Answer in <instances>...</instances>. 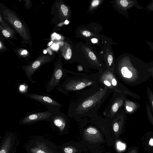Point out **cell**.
I'll return each mask as SVG.
<instances>
[{"instance_id":"1","label":"cell","mask_w":153,"mask_h":153,"mask_svg":"<svg viewBox=\"0 0 153 153\" xmlns=\"http://www.w3.org/2000/svg\"><path fill=\"white\" fill-rule=\"evenodd\" d=\"M111 92L100 85L73 97L69 106L68 116L77 120L94 116Z\"/></svg>"},{"instance_id":"2","label":"cell","mask_w":153,"mask_h":153,"mask_svg":"<svg viewBox=\"0 0 153 153\" xmlns=\"http://www.w3.org/2000/svg\"><path fill=\"white\" fill-rule=\"evenodd\" d=\"M114 73L120 80L132 87L147 81L151 76L148 63L132 54L123 59Z\"/></svg>"},{"instance_id":"3","label":"cell","mask_w":153,"mask_h":153,"mask_svg":"<svg viewBox=\"0 0 153 153\" xmlns=\"http://www.w3.org/2000/svg\"><path fill=\"white\" fill-rule=\"evenodd\" d=\"M63 78L58 90L73 97L100 85L97 74L71 73L66 76L64 74Z\"/></svg>"},{"instance_id":"4","label":"cell","mask_w":153,"mask_h":153,"mask_svg":"<svg viewBox=\"0 0 153 153\" xmlns=\"http://www.w3.org/2000/svg\"><path fill=\"white\" fill-rule=\"evenodd\" d=\"M97 76L100 84L112 92L123 93L134 98L140 99L137 94L131 91L121 82L114 71L106 70L99 73Z\"/></svg>"},{"instance_id":"5","label":"cell","mask_w":153,"mask_h":153,"mask_svg":"<svg viewBox=\"0 0 153 153\" xmlns=\"http://www.w3.org/2000/svg\"><path fill=\"white\" fill-rule=\"evenodd\" d=\"M27 153H61L59 146L40 137L30 139L25 146Z\"/></svg>"},{"instance_id":"6","label":"cell","mask_w":153,"mask_h":153,"mask_svg":"<svg viewBox=\"0 0 153 153\" xmlns=\"http://www.w3.org/2000/svg\"><path fill=\"white\" fill-rule=\"evenodd\" d=\"M109 103L103 114L107 121L112 118L117 114L119 109L124 106L127 95L123 93L114 92Z\"/></svg>"},{"instance_id":"7","label":"cell","mask_w":153,"mask_h":153,"mask_svg":"<svg viewBox=\"0 0 153 153\" xmlns=\"http://www.w3.org/2000/svg\"><path fill=\"white\" fill-rule=\"evenodd\" d=\"M49 122L54 131L62 134L67 131L68 126V118L60 111L53 112Z\"/></svg>"},{"instance_id":"8","label":"cell","mask_w":153,"mask_h":153,"mask_svg":"<svg viewBox=\"0 0 153 153\" xmlns=\"http://www.w3.org/2000/svg\"><path fill=\"white\" fill-rule=\"evenodd\" d=\"M25 96L39 102L46 106L48 110L55 111H60L62 105L51 97L41 94L28 93Z\"/></svg>"},{"instance_id":"9","label":"cell","mask_w":153,"mask_h":153,"mask_svg":"<svg viewBox=\"0 0 153 153\" xmlns=\"http://www.w3.org/2000/svg\"><path fill=\"white\" fill-rule=\"evenodd\" d=\"M18 143L17 137L13 133H7L1 142L0 153H15Z\"/></svg>"},{"instance_id":"10","label":"cell","mask_w":153,"mask_h":153,"mask_svg":"<svg viewBox=\"0 0 153 153\" xmlns=\"http://www.w3.org/2000/svg\"><path fill=\"white\" fill-rule=\"evenodd\" d=\"M53 112L48 110L28 114L21 120L20 123L26 124L42 120L50 121Z\"/></svg>"},{"instance_id":"11","label":"cell","mask_w":153,"mask_h":153,"mask_svg":"<svg viewBox=\"0 0 153 153\" xmlns=\"http://www.w3.org/2000/svg\"><path fill=\"white\" fill-rule=\"evenodd\" d=\"M64 75V74L61 67L57 66L48 83L46 88V92L49 93L55 87L59 86Z\"/></svg>"},{"instance_id":"12","label":"cell","mask_w":153,"mask_h":153,"mask_svg":"<svg viewBox=\"0 0 153 153\" xmlns=\"http://www.w3.org/2000/svg\"><path fill=\"white\" fill-rule=\"evenodd\" d=\"M61 153H80L83 147L79 143L70 141L59 146Z\"/></svg>"},{"instance_id":"13","label":"cell","mask_w":153,"mask_h":153,"mask_svg":"<svg viewBox=\"0 0 153 153\" xmlns=\"http://www.w3.org/2000/svg\"><path fill=\"white\" fill-rule=\"evenodd\" d=\"M140 107L139 104L127 99L125 100L124 108L126 114H134Z\"/></svg>"},{"instance_id":"14","label":"cell","mask_w":153,"mask_h":153,"mask_svg":"<svg viewBox=\"0 0 153 153\" xmlns=\"http://www.w3.org/2000/svg\"><path fill=\"white\" fill-rule=\"evenodd\" d=\"M146 93L149 105L153 115V92L149 86L147 87Z\"/></svg>"},{"instance_id":"15","label":"cell","mask_w":153,"mask_h":153,"mask_svg":"<svg viewBox=\"0 0 153 153\" xmlns=\"http://www.w3.org/2000/svg\"><path fill=\"white\" fill-rule=\"evenodd\" d=\"M147 63L148 71L150 74V76L153 78V62Z\"/></svg>"},{"instance_id":"16","label":"cell","mask_w":153,"mask_h":153,"mask_svg":"<svg viewBox=\"0 0 153 153\" xmlns=\"http://www.w3.org/2000/svg\"><path fill=\"white\" fill-rule=\"evenodd\" d=\"M72 56V51L70 48H68L67 50L65 58L67 59H70Z\"/></svg>"},{"instance_id":"17","label":"cell","mask_w":153,"mask_h":153,"mask_svg":"<svg viewBox=\"0 0 153 153\" xmlns=\"http://www.w3.org/2000/svg\"><path fill=\"white\" fill-rule=\"evenodd\" d=\"M61 9L64 15L66 16L68 14V9L67 7L64 4H62L61 6Z\"/></svg>"},{"instance_id":"18","label":"cell","mask_w":153,"mask_h":153,"mask_svg":"<svg viewBox=\"0 0 153 153\" xmlns=\"http://www.w3.org/2000/svg\"><path fill=\"white\" fill-rule=\"evenodd\" d=\"M146 8L149 11H153V0L146 5Z\"/></svg>"},{"instance_id":"19","label":"cell","mask_w":153,"mask_h":153,"mask_svg":"<svg viewBox=\"0 0 153 153\" xmlns=\"http://www.w3.org/2000/svg\"><path fill=\"white\" fill-rule=\"evenodd\" d=\"M117 147L119 149L122 150L125 149V146L124 144L119 142L117 144Z\"/></svg>"},{"instance_id":"20","label":"cell","mask_w":153,"mask_h":153,"mask_svg":"<svg viewBox=\"0 0 153 153\" xmlns=\"http://www.w3.org/2000/svg\"><path fill=\"white\" fill-rule=\"evenodd\" d=\"M88 55L90 58L93 60H95L96 59L95 55L91 51L89 52Z\"/></svg>"},{"instance_id":"21","label":"cell","mask_w":153,"mask_h":153,"mask_svg":"<svg viewBox=\"0 0 153 153\" xmlns=\"http://www.w3.org/2000/svg\"><path fill=\"white\" fill-rule=\"evenodd\" d=\"M113 58L111 55H108V61L109 65L110 66L113 62Z\"/></svg>"},{"instance_id":"22","label":"cell","mask_w":153,"mask_h":153,"mask_svg":"<svg viewBox=\"0 0 153 153\" xmlns=\"http://www.w3.org/2000/svg\"><path fill=\"white\" fill-rule=\"evenodd\" d=\"M14 23L15 26L17 28H21L22 27L21 23L18 20L15 21Z\"/></svg>"},{"instance_id":"23","label":"cell","mask_w":153,"mask_h":153,"mask_svg":"<svg viewBox=\"0 0 153 153\" xmlns=\"http://www.w3.org/2000/svg\"><path fill=\"white\" fill-rule=\"evenodd\" d=\"M2 33L4 36L6 37H8L10 36V33L7 30H3L2 31Z\"/></svg>"},{"instance_id":"24","label":"cell","mask_w":153,"mask_h":153,"mask_svg":"<svg viewBox=\"0 0 153 153\" xmlns=\"http://www.w3.org/2000/svg\"><path fill=\"white\" fill-rule=\"evenodd\" d=\"M100 1L99 0H95L92 3V5L93 7H96L99 4Z\"/></svg>"},{"instance_id":"25","label":"cell","mask_w":153,"mask_h":153,"mask_svg":"<svg viewBox=\"0 0 153 153\" xmlns=\"http://www.w3.org/2000/svg\"><path fill=\"white\" fill-rule=\"evenodd\" d=\"M146 42L147 45L150 47V48L153 51V42L149 41H146Z\"/></svg>"},{"instance_id":"26","label":"cell","mask_w":153,"mask_h":153,"mask_svg":"<svg viewBox=\"0 0 153 153\" xmlns=\"http://www.w3.org/2000/svg\"><path fill=\"white\" fill-rule=\"evenodd\" d=\"M83 35L87 37L91 35L90 32L87 31H84L82 32Z\"/></svg>"},{"instance_id":"27","label":"cell","mask_w":153,"mask_h":153,"mask_svg":"<svg viewBox=\"0 0 153 153\" xmlns=\"http://www.w3.org/2000/svg\"><path fill=\"white\" fill-rule=\"evenodd\" d=\"M53 36L58 39H59L61 38V36L55 33L53 34Z\"/></svg>"},{"instance_id":"28","label":"cell","mask_w":153,"mask_h":153,"mask_svg":"<svg viewBox=\"0 0 153 153\" xmlns=\"http://www.w3.org/2000/svg\"><path fill=\"white\" fill-rule=\"evenodd\" d=\"M91 42L94 43H95L97 42L98 40L96 39L93 38L91 39Z\"/></svg>"},{"instance_id":"29","label":"cell","mask_w":153,"mask_h":153,"mask_svg":"<svg viewBox=\"0 0 153 153\" xmlns=\"http://www.w3.org/2000/svg\"><path fill=\"white\" fill-rule=\"evenodd\" d=\"M52 48L54 49H57L58 48V46L56 44H54L52 47Z\"/></svg>"},{"instance_id":"30","label":"cell","mask_w":153,"mask_h":153,"mask_svg":"<svg viewBox=\"0 0 153 153\" xmlns=\"http://www.w3.org/2000/svg\"><path fill=\"white\" fill-rule=\"evenodd\" d=\"M27 52L26 50H24L21 53V54L23 55L27 54Z\"/></svg>"},{"instance_id":"31","label":"cell","mask_w":153,"mask_h":153,"mask_svg":"<svg viewBox=\"0 0 153 153\" xmlns=\"http://www.w3.org/2000/svg\"><path fill=\"white\" fill-rule=\"evenodd\" d=\"M149 143L150 145L153 146V139H150Z\"/></svg>"},{"instance_id":"32","label":"cell","mask_w":153,"mask_h":153,"mask_svg":"<svg viewBox=\"0 0 153 153\" xmlns=\"http://www.w3.org/2000/svg\"><path fill=\"white\" fill-rule=\"evenodd\" d=\"M65 23L66 24H68L69 23V21L67 20H66L65 22Z\"/></svg>"},{"instance_id":"33","label":"cell","mask_w":153,"mask_h":153,"mask_svg":"<svg viewBox=\"0 0 153 153\" xmlns=\"http://www.w3.org/2000/svg\"><path fill=\"white\" fill-rule=\"evenodd\" d=\"M102 151H98V152H95L94 153H101V152H102Z\"/></svg>"},{"instance_id":"34","label":"cell","mask_w":153,"mask_h":153,"mask_svg":"<svg viewBox=\"0 0 153 153\" xmlns=\"http://www.w3.org/2000/svg\"><path fill=\"white\" fill-rule=\"evenodd\" d=\"M43 53L44 54H46L47 53V51L46 50H45L44 51Z\"/></svg>"},{"instance_id":"35","label":"cell","mask_w":153,"mask_h":153,"mask_svg":"<svg viewBox=\"0 0 153 153\" xmlns=\"http://www.w3.org/2000/svg\"><path fill=\"white\" fill-rule=\"evenodd\" d=\"M53 43V41H51L49 43V45L50 46Z\"/></svg>"},{"instance_id":"36","label":"cell","mask_w":153,"mask_h":153,"mask_svg":"<svg viewBox=\"0 0 153 153\" xmlns=\"http://www.w3.org/2000/svg\"><path fill=\"white\" fill-rule=\"evenodd\" d=\"M1 42H0V48H1Z\"/></svg>"},{"instance_id":"37","label":"cell","mask_w":153,"mask_h":153,"mask_svg":"<svg viewBox=\"0 0 153 153\" xmlns=\"http://www.w3.org/2000/svg\"><path fill=\"white\" fill-rule=\"evenodd\" d=\"M106 153H111V151L110 152H107Z\"/></svg>"}]
</instances>
